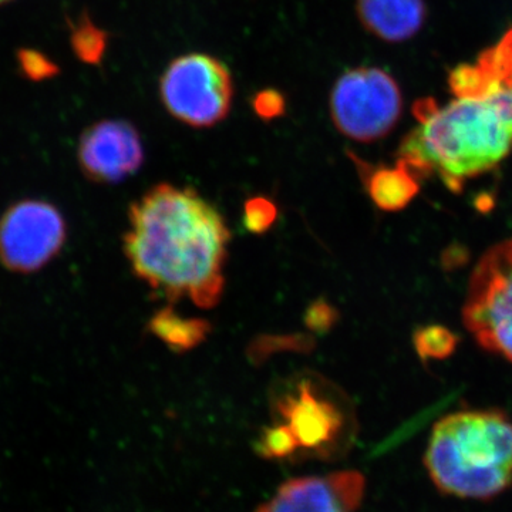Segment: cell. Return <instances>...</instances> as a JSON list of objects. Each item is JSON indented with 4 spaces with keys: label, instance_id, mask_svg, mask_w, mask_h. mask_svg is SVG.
Segmentation results:
<instances>
[{
    "label": "cell",
    "instance_id": "7402d4cb",
    "mask_svg": "<svg viewBox=\"0 0 512 512\" xmlns=\"http://www.w3.org/2000/svg\"><path fill=\"white\" fill-rule=\"evenodd\" d=\"M10 2V0H0V5H5V3Z\"/></svg>",
    "mask_w": 512,
    "mask_h": 512
},
{
    "label": "cell",
    "instance_id": "3957f363",
    "mask_svg": "<svg viewBox=\"0 0 512 512\" xmlns=\"http://www.w3.org/2000/svg\"><path fill=\"white\" fill-rule=\"evenodd\" d=\"M424 464L444 494L490 500L512 485V420L500 410H461L433 427Z\"/></svg>",
    "mask_w": 512,
    "mask_h": 512
},
{
    "label": "cell",
    "instance_id": "8992f818",
    "mask_svg": "<svg viewBox=\"0 0 512 512\" xmlns=\"http://www.w3.org/2000/svg\"><path fill=\"white\" fill-rule=\"evenodd\" d=\"M463 322L481 348L512 363V239L498 242L477 262Z\"/></svg>",
    "mask_w": 512,
    "mask_h": 512
},
{
    "label": "cell",
    "instance_id": "5b68a950",
    "mask_svg": "<svg viewBox=\"0 0 512 512\" xmlns=\"http://www.w3.org/2000/svg\"><path fill=\"white\" fill-rule=\"evenodd\" d=\"M165 110L185 126L210 128L227 119L234 100L231 72L207 53L178 56L160 79Z\"/></svg>",
    "mask_w": 512,
    "mask_h": 512
},
{
    "label": "cell",
    "instance_id": "52a82bcc",
    "mask_svg": "<svg viewBox=\"0 0 512 512\" xmlns=\"http://www.w3.org/2000/svg\"><path fill=\"white\" fill-rule=\"evenodd\" d=\"M66 237V221L55 205L20 201L0 218V262L19 274L39 271L59 254Z\"/></svg>",
    "mask_w": 512,
    "mask_h": 512
},
{
    "label": "cell",
    "instance_id": "277c9868",
    "mask_svg": "<svg viewBox=\"0 0 512 512\" xmlns=\"http://www.w3.org/2000/svg\"><path fill=\"white\" fill-rule=\"evenodd\" d=\"M329 110L340 134L357 143H373L389 136L399 123L402 90L379 67H355L333 84Z\"/></svg>",
    "mask_w": 512,
    "mask_h": 512
},
{
    "label": "cell",
    "instance_id": "7a4b0ae2",
    "mask_svg": "<svg viewBox=\"0 0 512 512\" xmlns=\"http://www.w3.org/2000/svg\"><path fill=\"white\" fill-rule=\"evenodd\" d=\"M124 254L134 274L167 301L202 309L220 303L231 232L192 188L158 184L128 210Z\"/></svg>",
    "mask_w": 512,
    "mask_h": 512
},
{
    "label": "cell",
    "instance_id": "ffe728a7",
    "mask_svg": "<svg viewBox=\"0 0 512 512\" xmlns=\"http://www.w3.org/2000/svg\"><path fill=\"white\" fill-rule=\"evenodd\" d=\"M18 62L23 74L28 79L35 80V82L50 79V77H55L59 73V67L49 57L37 52V50H19Z\"/></svg>",
    "mask_w": 512,
    "mask_h": 512
},
{
    "label": "cell",
    "instance_id": "6da1fadb",
    "mask_svg": "<svg viewBox=\"0 0 512 512\" xmlns=\"http://www.w3.org/2000/svg\"><path fill=\"white\" fill-rule=\"evenodd\" d=\"M454 99L417 101V126L397 160L419 178L437 175L450 190L494 170L512 154V29L474 63L448 77Z\"/></svg>",
    "mask_w": 512,
    "mask_h": 512
},
{
    "label": "cell",
    "instance_id": "8fae6325",
    "mask_svg": "<svg viewBox=\"0 0 512 512\" xmlns=\"http://www.w3.org/2000/svg\"><path fill=\"white\" fill-rule=\"evenodd\" d=\"M356 13L370 35L402 43L423 28L427 9L424 0H356Z\"/></svg>",
    "mask_w": 512,
    "mask_h": 512
},
{
    "label": "cell",
    "instance_id": "2e32d148",
    "mask_svg": "<svg viewBox=\"0 0 512 512\" xmlns=\"http://www.w3.org/2000/svg\"><path fill=\"white\" fill-rule=\"evenodd\" d=\"M256 447L259 454L266 458H288L299 451V444L292 430L282 421L262 431Z\"/></svg>",
    "mask_w": 512,
    "mask_h": 512
},
{
    "label": "cell",
    "instance_id": "5bb4252c",
    "mask_svg": "<svg viewBox=\"0 0 512 512\" xmlns=\"http://www.w3.org/2000/svg\"><path fill=\"white\" fill-rule=\"evenodd\" d=\"M70 45L80 62L97 66L106 55L109 35L90 19L87 13L70 25Z\"/></svg>",
    "mask_w": 512,
    "mask_h": 512
},
{
    "label": "cell",
    "instance_id": "d6986e66",
    "mask_svg": "<svg viewBox=\"0 0 512 512\" xmlns=\"http://www.w3.org/2000/svg\"><path fill=\"white\" fill-rule=\"evenodd\" d=\"M251 106L259 119L269 123V121L278 120L285 116L288 101H286L285 94L279 92V90L264 89L259 90L252 97Z\"/></svg>",
    "mask_w": 512,
    "mask_h": 512
},
{
    "label": "cell",
    "instance_id": "44dd1931",
    "mask_svg": "<svg viewBox=\"0 0 512 512\" xmlns=\"http://www.w3.org/2000/svg\"><path fill=\"white\" fill-rule=\"evenodd\" d=\"M305 325L312 333L325 335L338 323L339 312L325 299H316L305 312Z\"/></svg>",
    "mask_w": 512,
    "mask_h": 512
},
{
    "label": "cell",
    "instance_id": "7c38bea8",
    "mask_svg": "<svg viewBox=\"0 0 512 512\" xmlns=\"http://www.w3.org/2000/svg\"><path fill=\"white\" fill-rule=\"evenodd\" d=\"M349 158L355 164L366 194L379 210L402 211L419 194V175L402 160H397L394 165H375L367 163L355 153H349Z\"/></svg>",
    "mask_w": 512,
    "mask_h": 512
},
{
    "label": "cell",
    "instance_id": "9c48e42d",
    "mask_svg": "<svg viewBox=\"0 0 512 512\" xmlns=\"http://www.w3.org/2000/svg\"><path fill=\"white\" fill-rule=\"evenodd\" d=\"M275 412L292 430L299 450L322 453L338 443L345 430L346 413L338 400L311 379L299 380L275 400Z\"/></svg>",
    "mask_w": 512,
    "mask_h": 512
},
{
    "label": "cell",
    "instance_id": "ac0fdd59",
    "mask_svg": "<svg viewBox=\"0 0 512 512\" xmlns=\"http://www.w3.org/2000/svg\"><path fill=\"white\" fill-rule=\"evenodd\" d=\"M312 343V338L303 335L264 336V338L259 339L258 342L252 345L251 357L254 360H264L278 348L306 352V350L311 348Z\"/></svg>",
    "mask_w": 512,
    "mask_h": 512
},
{
    "label": "cell",
    "instance_id": "e0dca14e",
    "mask_svg": "<svg viewBox=\"0 0 512 512\" xmlns=\"http://www.w3.org/2000/svg\"><path fill=\"white\" fill-rule=\"evenodd\" d=\"M276 220H278V207L271 198L256 195L245 202L242 224L251 234H266L274 227Z\"/></svg>",
    "mask_w": 512,
    "mask_h": 512
},
{
    "label": "cell",
    "instance_id": "9a60e30c",
    "mask_svg": "<svg viewBox=\"0 0 512 512\" xmlns=\"http://www.w3.org/2000/svg\"><path fill=\"white\" fill-rule=\"evenodd\" d=\"M414 346L420 357L426 359H444L454 352L457 338L453 332L441 326H429L420 329L414 335Z\"/></svg>",
    "mask_w": 512,
    "mask_h": 512
},
{
    "label": "cell",
    "instance_id": "30bf717a",
    "mask_svg": "<svg viewBox=\"0 0 512 512\" xmlns=\"http://www.w3.org/2000/svg\"><path fill=\"white\" fill-rule=\"evenodd\" d=\"M363 494L365 477L357 471L293 478L255 512H353L362 503Z\"/></svg>",
    "mask_w": 512,
    "mask_h": 512
},
{
    "label": "cell",
    "instance_id": "ba28073f",
    "mask_svg": "<svg viewBox=\"0 0 512 512\" xmlns=\"http://www.w3.org/2000/svg\"><path fill=\"white\" fill-rule=\"evenodd\" d=\"M80 170L97 184H117L144 163L140 133L127 120H101L83 131L79 141Z\"/></svg>",
    "mask_w": 512,
    "mask_h": 512
},
{
    "label": "cell",
    "instance_id": "4fadbf2b",
    "mask_svg": "<svg viewBox=\"0 0 512 512\" xmlns=\"http://www.w3.org/2000/svg\"><path fill=\"white\" fill-rule=\"evenodd\" d=\"M148 330L175 353L197 349L212 332L210 322L178 315L173 306H164L154 313L148 320Z\"/></svg>",
    "mask_w": 512,
    "mask_h": 512
}]
</instances>
